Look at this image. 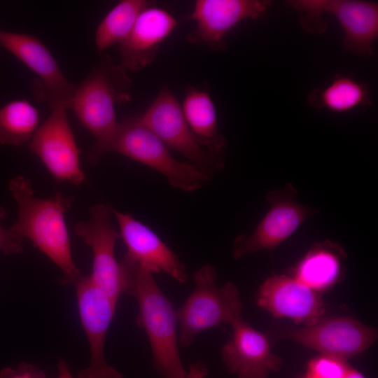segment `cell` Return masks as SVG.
Returning <instances> with one entry per match:
<instances>
[{
    "instance_id": "obj_1",
    "label": "cell",
    "mask_w": 378,
    "mask_h": 378,
    "mask_svg": "<svg viewBox=\"0 0 378 378\" xmlns=\"http://www.w3.org/2000/svg\"><path fill=\"white\" fill-rule=\"evenodd\" d=\"M8 188L18 210L10 228L23 240H30L61 270L63 284H74L82 275L73 260L65 220L74 198L59 192L48 198L36 197L30 180L20 175L10 179Z\"/></svg>"
},
{
    "instance_id": "obj_2",
    "label": "cell",
    "mask_w": 378,
    "mask_h": 378,
    "mask_svg": "<svg viewBox=\"0 0 378 378\" xmlns=\"http://www.w3.org/2000/svg\"><path fill=\"white\" fill-rule=\"evenodd\" d=\"M129 275L127 294L136 300L137 325L148 338L153 368L164 378H186L178 349L176 309L150 272L121 260Z\"/></svg>"
},
{
    "instance_id": "obj_3",
    "label": "cell",
    "mask_w": 378,
    "mask_h": 378,
    "mask_svg": "<svg viewBox=\"0 0 378 378\" xmlns=\"http://www.w3.org/2000/svg\"><path fill=\"white\" fill-rule=\"evenodd\" d=\"M108 152H115L155 169L172 187L183 191H195L211 180L192 164L176 160L170 149L140 122L137 115L118 122L108 136L95 141L89 149L88 161L96 164Z\"/></svg>"
},
{
    "instance_id": "obj_4",
    "label": "cell",
    "mask_w": 378,
    "mask_h": 378,
    "mask_svg": "<svg viewBox=\"0 0 378 378\" xmlns=\"http://www.w3.org/2000/svg\"><path fill=\"white\" fill-rule=\"evenodd\" d=\"M128 71L103 54L88 76L77 84L69 108L95 138L103 140L116 127L115 108L132 99Z\"/></svg>"
},
{
    "instance_id": "obj_5",
    "label": "cell",
    "mask_w": 378,
    "mask_h": 378,
    "mask_svg": "<svg viewBox=\"0 0 378 378\" xmlns=\"http://www.w3.org/2000/svg\"><path fill=\"white\" fill-rule=\"evenodd\" d=\"M216 279V268L211 264H205L193 273L194 288L176 309L181 346H190L200 332L222 323L231 325L242 318V304L237 286L227 282L218 287Z\"/></svg>"
},
{
    "instance_id": "obj_6",
    "label": "cell",
    "mask_w": 378,
    "mask_h": 378,
    "mask_svg": "<svg viewBox=\"0 0 378 378\" xmlns=\"http://www.w3.org/2000/svg\"><path fill=\"white\" fill-rule=\"evenodd\" d=\"M293 9L302 12L300 24L312 34H322L327 25L322 14L332 15L343 30V48L354 55L370 57L378 38V3L360 0H292Z\"/></svg>"
},
{
    "instance_id": "obj_7",
    "label": "cell",
    "mask_w": 378,
    "mask_h": 378,
    "mask_svg": "<svg viewBox=\"0 0 378 378\" xmlns=\"http://www.w3.org/2000/svg\"><path fill=\"white\" fill-rule=\"evenodd\" d=\"M140 122L150 130L170 150L184 156L211 179L225 165V155L211 153L193 136L181 105L171 89L164 85L148 109L137 114Z\"/></svg>"
},
{
    "instance_id": "obj_8",
    "label": "cell",
    "mask_w": 378,
    "mask_h": 378,
    "mask_svg": "<svg viewBox=\"0 0 378 378\" xmlns=\"http://www.w3.org/2000/svg\"><path fill=\"white\" fill-rule=\"evenodd\" d=\"M89 214L87 220L76 225L74 232L92 249L90 278L117 304L120 295L127 293L129 276L115 257V245L120 237L113 223L112 207L99 203L89 209Z\"/></svg>"
},
{
    "instance_id": "obj_9",
    "label": "cell",
    "mask_w": 378,
    "mask_h": 378,
    "mask_svg": "<svg viewBox=\"0 0 378 378\" xmlns=\"http://www.w3.org/2000/svg\"><path fill=\"white\" fill-rule=\"evenodd\" d=\"M0 46L37 76L31 85L36 99L50 108L64 105L69 108L77 84L66 78L42 41L27 33L0 30Z\"/></svg>"
},
{
    "instance_id": "obj_10",
    "label": "cell",
    "mask_w": 378,
    "mask_h": 378,
    "mask_svg": "<svg viewBox=\"0 0 378 378\" xmlns=\"http://www.w3.org/2000/svg\"><path fill=\"white\" fill-rule=\"evenodd\" d=\"M297 190L290 183L270 191L266 199L270 209L250 234H239L234 240L233 256L241 258L261 250H273L294 233L318 209L300 204Z\"/></svg>"
},
{
    "instance_id": "obj_11",
    "label": "cell",
    "mask_w": 378,
    "mask_h": 378,
    "mask_svg": "<svg viewBox=\"0 0 378 378\" xmlns=\"http://www.w3.org/2000/svg\"><path fill=\"white\" fill-rule=\"evenodd\" d=\"M48 117L39 125L29 143V148L42 162L57 183L80 186L86 177L80 159V150L70 125L68 107L50 108Z\"/></svg>"
},
{
    "instance_id": "obj_12",
    "label": "cell",
    "mask_w": 378,
    "mask_h": 378,
    "mask_svg": "<svg viewBox=\"0 0 378 378\" xmlns=\"http://www.w3.org/2000/svg\"><path fill=\"white\" fill-rule=\"evenodd\" d=\"M73 285L80 320L90 350V364L78 373V378H122L107 363L104 352L106 333L117 304L92 282L89 275H81Z\"/></svg>"
},
{
    "instance_id": "obj_13",
    "label": "cell",
    "mask_w": 378,
    "mask_h": 378,
    "mask_svg": "<svg viewBox=\"0 0 378 378\" xmlns=\"http://www.w3.org/2000/svg\"><path fill=\"white\" fill-rule=\"evenodd\" d=\"M271 6L267 0H197L190 15L196 28L187 35V39L214 50H223L227 48L230 31L246 19L263 18Z\"/></svg>"
},
{
    "instance_id": "obj_14",
    "label": "cell",
    "mask_w": 378,
    "mask_h": 378,
    "mask_svg": "<svg viewBox=\"0 0 378 378\" xmlns=\"http://www.w3.org/2000/svg\"><path fill=\"white\" fill-rule=\"evenodd\" d=\"M112 213L127 247L123 260L153 274L164 272L181 284L187 281L184 264L153 230L128 213L113 208Z\"/></svg>"
},
{
    "instance_id": "obj_15",
    "label": "cell",
    "mask_w": 378,
    "mask_h": 378,
    "mask_svg": "<svg viewBox=\"0 0 378 378\" xmlns=\"http://www.w3.org/2000/svg\"><path fill=\"white\" fill-rule=\"evenodd\" d=\"M281 335L324 355L342 359L363 352L377 337L374 329L347 317L316 321L302 328L286 329Z\"/></svg>"
},
{
    "instance_id": "obj_16",
    "label": "cell",
    "mask_w": 378,
    "mask_h": 378,
    "mask_svg": "<svg viewBox=\"0 0 378 378\" xmlns=\"http://www.w3.org/2000/svg\"><path fill=\"white\" fill-rule=\"evenodd\" d=\"M231 326V339L221 349L223 360L230 373L237 378H266L280 369L281 359L272 352L265 335L242 318Z\"/></svg>"
},
{
    "instance_id": "obj_17",
    "label": "cell",
    "mask_w": 378,
    "mask_h": 378,
    "mask_svg": "<svg viewBox=\"0 0 378 378\" xmlns=\"http://www.w3.org/2000/svg\"><path fill=\"white\" fill-rule=\"evenodd\" d=\"M178 24V20L166 10L151 4L146 7L129 36L118 45L120 65L127 71L137 72L150 64L162 42Z\"/></svg>"
},
{
    "instance_id": "obj_18",
    "label": "cell",
    "mask_w": 378,
    "mask_h": 378,
    "mask_svg": "<svg viewBox=\"0 0 378 378\" xmlns=\"http://www.w3.org/2000/svg\"><path fill=\"white\" fill-rule=\"evenodd\" d=\"M257 303L275 316L309 324L316 321L323 311V302L315 290L286 275L267 279L258 292Z\"/></svg>"
},
{
    "instance_id": "obj_19",
    "label": "cell",
    "mask_w": 378,
    "mask_h": 378,
    "mask_svg": "<svg viewBox=\"0 0 378 378\" xmlns=\"http://www.w3.org/2000/svg\"><path fill=\"white\" fill-rule=\"evenodd\" d=\"M181 105L187 124L200 145L211 153L225 155L228 143L218 130L216 107L209 92L190 86Z\"/></svg>"
},
{
    "instance_id": "obj_20",
    "label": "cell",
    "mask_w": 378,
    "mask_h": 378,
    "mask_svg": "<svg viewBox=\"0 0 378 378\" xmlns=\"http://www.w3.org/2000/svg\"><path fill=\"white\" fill-rule=\"evenodd\" d=\"M310 106L335 113H345L360 106L372 104L368 85L347 74H337L323 88H316L308 94Z\"/></svg>"
},
{
    "instance_id": "obj_21",
    "label": "cell",
    "mask_w": 378,
    "mask_h": 378,
    "mask_svg": "<svg viewBox=\"0 0 378 378\" xmlns=\"http://www.w3.org/2000/svg\"><path fill=\"white\" fill-rule=\"evenodd\" d=\"M39 125V112L28 100L15 99L0 106V144L29 143Z\"/></svg>"
},
{
    "instance_id": "obj_22",
    "label": "cell",
    "mask_w": 378,
    "mask_h": 378,
    "mask_svg": "<svg viewBox=\"0 0 378 378\" xmlns=\"http://www.w3.org/2000/svg\"><path fill=\"white\" fill-rule=\"evenodd\" d=\"M151 4L146 0H122L115 4L97 26L94 43L99 52L120 45L130 34L141 11Z\"/></svg>"
},
{
    "instance_id": "obj_23",
    "label": "cell",
    "mask_w": 378,
    "mask_h": 378,
    "mask_svg": "<svg viewBox=\"0 0 378 378\" xmlns=\"http://www.w3.org/2000/svg\"><path fill=\"white\" fill-rule=\"evenodd\" d=\"M341 270L336 253L326 245L312 249L295 270V278L314 290L328 288L335 282Z\"/></svg>"
},
{
    "instance_id": "obj_24",
    "label": "cell",
    "mask_w": 378,
    "mask_h": 378,
    "mask_svg": "<svg viewBox=\"0 0 378 378\" xmlns=\"http://www.w3.org/2000/svg\"><path fill=\"white\" fill-rule=\"evenodd\" d=\"M349 370L344 359L323 354L309 362L307 377L344 378Z\"/></svg>"
},
{
    "instance_id": "obj_25",
    "label": "cell",
    "mask_w": 378,
    "mask_h": 378,
    "mask_svg": "<svg viewBox=\"0 0 378 378\" xmlns=\"http://www.w3.org/2000/svg\"><path fill=\"white\" fill-rule=\"evenodd\" d=\"M6 216V210L0 206V252L5 255L21 253L23 251V239L10 227L5 228L1 225Z\"/></svg>"
},
{
    "instance_id": "obj_26",
    "label": "cell",
    "mask_w": 378,
    "mask_h": 378,
    "mask_svg": "<svg viewBox=\"0 0 378 378\" xmlns=\"http://www.w3.org/2000/svg\"><path fill=\"white\" fill-rule=\"evenodd\" d=\"M0 378H46L45 372L28 363H22L15 368L6 367L0 371Z\"/></svg>"
},
{
    "instance_id": "obj_27",
    "label": "cell",
    "mask_w": 378,
    "mask_h": 378,
    "mask_svg": "<svg viewBox=\"0 0 378 378\" xmlns=\"http://www.w3.org/2000/svg\"><path fill=\"white\" fill-rule=\"evenodd\" d=\"M208 374V369L205 364L198 360L190 365L186 378H204Z\"/></svg>"
},
{
    "instance_id": "obj_28",
    "label": "cell",
    "mask_w": 378,
    "mask_h": 378,
    "mask_svg": "<svg viewBox=\"0 0 378 378\" xmlns=\"http://www.w3.org/2000/svg\"><path fill=\"white\" fill-rule=\"evenodd\" d=\"M58 376L57 378H74L66 363L61 360L57 364Z\"/></svg>"
},
{
    "instance_id": "obj_29",
    "label": "cell",
    "mask_w": 378,
    "mask_h": 378,
    "mask_svg": "<svg viewBox=\"0 0 378 378\" xmlns=\"http://www.w3.org/2000/svg\"><path fill=\"white\" fill-rule=\"evenodd\" d=\"M344 378H365V377L355 370L349 369Z\"/></svg>"
},
{
    "instance_id": "obj_30",
    "label": "cell",
    "mask_w": 378,
    "mask_h": 378,
    "mask_svg": "<svg viewBox=\"0 0 378 378\" xmlns=\"http://www.w3.org/2000/svg\"><path fill=\"white\" fill-rule=\"evenodd\" d=\"M307 378H309V377H307Z\"/></svg>"
}]
</instances>
